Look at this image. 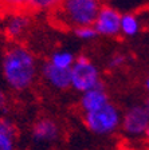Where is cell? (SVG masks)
Listing matches in <instances>:
<instances>
[{
    "label": "cell",
    "instance_id": "7c38bea8",
    "mask_svg": "<svg viewBox=\"0 0 149 150\" xmlns=\"http://www.w3.org/2000/svg\"><path fill=\"white\" fill-rule=\"evenodd\" d=\"M141 31V20L134 13H124L121 15V25L120 35L125 38H134Z\"/></svg>",
    "mask_w": 149,
    "mask_h": 150
},
{
    "label": "cell",
    "instance_id": "ffe728a7",
    "mask_svg": "<svg viewBox=\"0 0 149 150\" xmlns=\"http://www.w3.org/2000/svg\"><path fill=\"white\" fill-rule=\"evenodd\" d=\"M145 88H146V91L149 93V75L146 76V79H145Z\"/></svg>",
    "mask_w": 149,
    "mask_h": 150
},
{
    "label": "cell",
    "instance_id": "2e32d148",
    "mask_svg": "<svg viewBox=\"0 0 149 150\" xmlns=\"http://www.w3.org/2000/svg\"><path fill=\"white\" fill-rule=\"evenodd\" d=\"M74 35L78 38V39H81V40H85V42H89V40H94L98 34H97L96 28L93 25H82V27H77L73 30Z\"/></svg>",
    "mask_w": 149,
    "mask_h": 150
},
{
    "label": "cell",
    "instance_id": "8fae6325",
    "mask_svg": "<svg viewBox=\"0 0 149 150\" xmlns=\"http://www.w3.org/2000/svg\"><path fill=\"white\" fill-rule=\"evenodd\" d=\"M18 137L15 123L7 118H0V150H15Z\"/></svg>",
    "mask_w": 149,
    "mask_h": 150
},
{
    "label": "cell",
    "instance_id": "5bb4252c",
    "mask_svg": "<svg viewBox=\"0 0 149 150\" xmlns=\"http://www.w3.org/2000/svg\"><path fill=\"white\" fill-rule=\"evenodd\" d=\"M75 58L77 56L68 50H59L55 51V52L51 54L48 62L51 64L56 66V67H61V69H71L73 64L75 62Z\"/></svg>",
    "mask_w": 149,
    "mask_h": 150
},
{
    "label": "cell",
    "instance_id": "7a4b0ae2",
    "mask_svg": "<svg viewBox=\"0 0 149 150\" xmlns=\"http://www.w3.org/2000/svg\"><path fill=\"white\" fill-rule=\"evenodd\" d=\"M99 8V0H63L53 13L55 22L74 30L82 25H93Z\"/></svg>",
    "mask_w": 149,
    "mask_h": 150
},
{
    "label": "cell",
    "instance_id": "3957f363",
    "mask_svg": "<svg viewBox=\"0 0 149 150\" xmlns=\"http://www.w3.org/2000/svg\"><path fill=\"white\" fill-rule=\"evenodd\" d=\"M121 111L112 102L98 110L83 112L85 126L97 135H108L114 133L121 126Z\"/></svg>",
    "mask_w": 149,
    "mask_h": 150
},
{
    "label": "cell",
    "instance_id": "277c9868",
    "mask_svg": "<svg viewBox=\"0 0 149 150\" xmlns=\"http://www.w3.org/2000/svg\"><path fill=\"white\" fill-rule=\"evenodd\" d=\"M99 83H102L99 69L86 55H78L71 67V87L82 94Z\"/></svg>",
    "mask_w": 149,
    "mask_h": 150
},
{
    "label": "cell",
    "instance_id": "30bf717a",
    "mask_svg": "<svg viewBox=\"0 0 149 150\" xmlns=\"http://www.w3.org/2000/svg\"><path fill=\"white\" fill-rule=\"evenodd\" d=\"M109 102H110L109 94L102 82L97 87L82 93L81 99H79V106H81L83 112H90V111H94V110L101 109L102 106L108 105Z\"/></svg>",
    "mask_w": 149,
    "mask_h": 150
},
{
    "label": "cell",
    "instance_id": "52a82bcc",
    "mask_svg": "<svg viewBox=\"0 0 149 150\" xmlns=\"http://www.w3.org/2000/svg\"><path fill=\"white\" fill-rule=\"evenodd\" d=\"M61 127L51 118H39L31 127V139L36 145H50L59 139Z\"/></svg>",
    "mask_w": 149,
    "mask_h": 150
},
{
    "label": "cell",
    "instance_id": "d6986e66",
    "mask_svg": "<svg viewBox=\"0 0 149 150\" xmlns=\"http://www.w3.org/2000/svg\"><path fill=\"white\" fill-rule=\"evenodd\" d=\"M144 107H145V110H146V112H148V115H149V97L145 99V102H144V105H143Z\"/></svg>",
    "mask_w": 149,
    "mask_h": 150
},
{
    "label": "cell",
    "instance_id": "44dd1931",
    "mask_svg": "<svg viewBox=\"0 0 149 150\" xmlns=\"http://www.w3.org/2000/svg\"><path fill=\"white\" fill-rule=\"evenodd\" d=\"M144 137H145L146 139H149V127L146 129V131H145V133H144Z\"/></svg>",
    "mask_w": 149,
    "mask_h": 150
},
{
    "label": "cell",
    "instance_id": "5b68a950",
    "mask_svg": "<svg viewBox=\"0 0 149 150\" xmlns=\"http://www.w3.org/2000/svg\"><path fill=\"white\" fill-rule=\"evenodd\" d=\"M121 127L125 134L130 137L144 135L146 129L149 127V115L143 105L130 106L122 114Z\"/></svg>",
    "mask_w": 149,
    "mask_h": 150
},
{
    "label": "cell",
    "instance_id": "9a60e30c",
    "mask_svg": "<svg viewBox=\"0 0 149 150\" xmlns=\"http://www.w3.org/2000/svg\"><path fill=\"white\" fill-rule=\"evenodd\" d=\"M0 12L6 13V15L27 12L26 0H0Z\"/></svg>",
    "mask_w": 149,
    "mask_h": 150
},
{
    "label": "cell",
    "instance_id": "e0dca14e",
    "mask_svg": "<svg viewBox=\"0 0 149 150\" xmlns=\"http://www.w3.org/2000/svg\"><path fill=\"white\" fill-rule=\"evenodd\" d=\"M126 63V56L122 52H115L110 56V59L108 62V67L110 70H118Z\"/></svg>",
    "mask_w": 149,
    "mask_h": 150
},
{
    "label": "cell",
    "instance_id": "4fadbf2b",
    "mask_svg": "<svg viewBox=\"0 0 149 150\" xmlns=\"http://www.w3.org/2000/svg\"><path fill=\"white\" fill-rule=\"evenodd\" d=\"M63 0H26V9L32 12H54Z\"/></svg>",
    "mask_w": 149,
    "mask_h": 150
},
{
    "label": "cell",
    "instance_id": "ba28073f",
    "mask_svg": "<svg viewBox=\"0 0 149 150\" xmlns=\"http://www.w3.org/2000/svg\"><path fill=\"white\" fill-rule=\"evenodd\" d=\"M31 27V18L27 12H18L8 15L3 27V32L8 40L18 42L28 32Z\"/></svg>",
    "mask_w": 149,
    "mask_h": 150
},
{
    "label": "cell",
    "instance_id": "6da1fadb",
    "mask_svg": "<svg viewBox=\"0 0 149 150\" xmlns=\"http://www.w3.org/2000/svg\"><path fill=\"white\" fill-rule=\"evenodd\" d=\"M1 72L11 90L22 93L32 86L38 75V62L32 51L23 44H12L1 59Z\"/></svg>",
    "mask_w": 149,
    "mask_h": 150
},
{
    "label": "cell",
    "instance_id": "8992f818",
    "mask_svg": "<svg viewBox=\"0 0 149 150\" xmlns=\"http://www.w3.org/2000/svg\"><path fill=\"white\" fill-rule=\"evenodd\" d=\"M121 13L110 6H101L93 27L96 28L98 36L114 38L120 35Z\"/></svg>",
    "mask_w": 149,
    "mask_h": 150
},
{
    "label": "cell",
    "instance_id": "ac0fdd59",
    "mask_svg": "<svg viewBox=\"0 0 149 150\" xmlns=\"http://www.w3.org/2000/svg\"><path fill=\"white\" fill-rule=\"evenodd\" d=\"M8 106V98H7L6 93L0 88V111H4Z\"/></svg>",
    "mask_w": 149,
    "mask_h": 150
},
{
    "label": "cell",
    "instance_id": "9c48e42d",
    "mask_svg": "<svg viewBox=\"0 0 149 150\" xmlns=\"http://www.w3.org/2000/svg\"><path fill=\"white\" fill-rule=\"evenodd\" d=\"M41 71L44 81L55 90H67L71 87V69H61L46 62L42 66Z\"/></svg>",
    "mask_w": 149,
    "mask_h": 150
}]
</instances>
